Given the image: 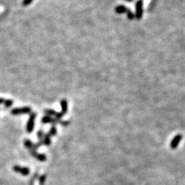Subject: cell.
Wrapping results in <instances>:
<instances>
[{
    "label": "cell",
    "mask_w": 185,
    "mask_h": 185,
    "mask_svg": "<svg viewBox=\"0 0 185 185\" xmlns=\"http://www.w3.org/2000/svg\"><path fill=\"white\" fill-rule=\"evenodd\" d=\"M63 116H64V114H63V113H61V112H57V113H56V115L54 116V118H55V119H57V120H61L62 118V117H63Z\"/></svg>",
    "instance_id": "cell-16"
},
{
    "label": "cell",
    "mask_w": 185,
    "mask_h": 185,
    "mask_svg": "<svg viewBox=\"0 0 185 185\" xmlns=\"http://www.w3.org/2000/svg\"><path fill=\"white\" fill-rule=\"evenodd\" d=\"M60 106H61V113L63 114H66L68 112V102L66 99H62L60 101Z\"/></svg>",
    "instance_id": "cell-7"
},
{
    "label": "cell",
    "mask_w": 185,
    "mask_h": 185,
    "mask_svg": "<svg viewBox=\"0 0 185 185\" xmlns=\"http://www.w3.org/2000/svg\"><path fill=\"white\" fill-rule=\"evenodd\" d=\"M32 113V109L29 106H25V107L15 108L11 110V114L12 115H19V114H26V113Z\"/></svg>",
    "instance_id": "cell-2"
},
{
    "label": "cell",
    "mask_w": 185,
    "mask_h": 185,
    "mask_svg": "<svg viewBox=\"0 0 185 185\" xmlns=\"http://www.w3.org/2000/svg\"><path fill=\"white\" fill-rule=\"evenodd\" d=\"M182 140V135L181 134H178V135H176L173 139H172L171 142H170V148L172 150H175L176 148H178L179 144L181 143Z\"/></svg>",
    "instance_id": "cell-4"
},
{
    "label": "cell",
    "mask_w": 185,
    "mask_h": 185,
    "mask_svg": "<svg viewBox=\"0 0 185 185\" xmlns=\"http://www.w3.org/2000/svg\"><path fill=\"white\" fill-rule=\"evenodd\" d=\"M57 134V127H56L55 125H53V126L51 127V128H50V130H49L48 134H49V136L51 137V136H54V135H56Z\"/></svg>",
    "instance_id": "cell-10"
},
{
    "label": "cell",
    "mask_w": 185,
    "mask_h": 185,
    "mask_svg": "<svg viewBox=\"0 0 185 185\" xmlns=\"http://www.w3.org/2000/svg\"><path fill=\"white\" fill-rule=\"evenodd\" d=\"M44 113L46 114V116H49V117H54L56 115L57 112L54 110H52V109H46V110H44Z\"/></svg>",
    "instance_id": "cell-11"
},
{
    "label": "cell",
    "mask_w": 185,
    "mask_h": 185,
    "mask_svg": "<svg viewBox=\"0 0 185 185\" xmlns=\"http://www.w3.org/2000/svg\"><path fill=\"white\" fill-rule=\"evenodd\" d=\"M135 18L138 20L142 19L143 16V12H144V0H138L136 2V6H135Z\"/></svg>",
    "instance_id": "cell-1"
},
{
    "label": "cell",
    "mask_w": 185,
    "mask_h": 185,
    "mask_svg": "<svg viewBox=\"0 0 185 185\" xmlns=\"http://www.w3.org/2000/svg\"><path fill=\"white\" fill-rule=\"evenodd\" d=\"M13 170L17 173H19L23 176H27L29 174V169L27 167H22L18 165H15L13 167Z\"/></svg>",
    "instance_id": "cell-5"
},
{
    "label": "cell",
    "mask_w": 185,
    "mask_h": 185,
    "mask_svg": "<svg viewBox=\"0 0 185 185\" xmlns=\"http://www.w3.org/2000/svg\"><path fill=\"white\" fill-rule=\"evenodd\" d=\"M126 1H127V2H132L133 0H126Z\"/></svg>",
    "instance_id": "cell-20"
},
{
    "label": "cell",
    "mask_w": 185,
    "mask_h": 185,
    "mask_svg": "<svg viewBox=\"0 0 185 185\" xmlns=\"http://www.w3.org/2000/svg\"><path fill=\"white\" fill-rule=\"evenodd\" d=\"M13 100H5V102H4V106H5V107L6 108H10V106L13 104Z\"/></svg>",
    "instance_id": "cell-14"
},
{
    "label": "cell",
    "mask_w": 185,
    "mask_h": 185,
    "mask_svg": "<svg viewBox=\"0 0 185 185\" xmlns=\"http://www.w3.org/2000/svg\"><path fill=\"white\" fill-rule=\"evenodd\" d=\"M32 1H33V0H23V6H28V5H29V4H30Z\"/></svg>",
    "instance_id": "cell-18"
},
{
    "label": "cell",
    "mask_w": 185,
    "mask_h": 185,
    "mask_svg": "<svg viewBox=\"0 0 185 185\" xmlns=\"http://www.w3.org/2000/svg\"><path fill=\"white\" fill-rule=\"evenodd\" d=\"M36 113H31L30 117H29V119L28 120V123L26 125V131L27 133H32L33 128H34V123H35V119H36Z\"/></svg>",
    "instance_id": "cell-3"
},
{
    "label": "cell",
    "mask_w": 185,
    "mask_h": 185,
    "mask_svg": "<svg viewBox=\"0 0 185 185\" xmlns=\"http://www.w3.org/2000/svg\"><path fill=\"white\" fill-rule=\"evenodd\" d=\"M24 145L28 148L29 150L33 149V144L32 143V141L29 140H24Z\"/></svg>",
    "instance_id": "cell-12"
},
{
    "label": "cell",
    "mask_w": 185,
    "mask_h": 185,
    "mask_svg": "<svg viewBox=\"0 0 185 185\" xmlns=\"http://www.w3.org/2000/svg\"><path fill=\"white\" fill-rule=\"evenodd\" d=\"M5 99L4 98H0V104H3L4 102H5Z\"/></svg>",
    "instance_id": "cell-19"
},
{
    "label": "cell",
    "mask_w": 185,
    "mask_h": 185,
    "mask_svg": "<svg viewBox=\"0 0 185 185\" xmlns=\"http://www.w3.org/2000/svg\"><path fill=\"white\" fill-rule=\"evenodd\" d=\"M51 137L49 136V134H44L43 138V141L44 145L49 146L51 144Z\"/></svg>",
    "instance_id": "cell-9"
},
{
    "label": "cell",
    "mask_w": 185,
    "mask_h": 185,
    "mask_svg": "<svg viewBox=\"0 0 185 185\" xmlns=\"http://www.w3.org/2000/svg\"><path fill=\"white\" fill-rule=\"evenodd\" d=\"M43 136H44V133L42 131V130H40L39 132L37 133V137L38 138L40 139V140H43Z\"/></svg>",
    "instance_id": "cell-17"
},
{
    "label": "cell",
    "mask_w": 185,
    "mask_h": 185,
    "mask_svg": "<svg viewBox=\"0 0 185 185\" xmlns=\"http://www.w3.org/2000/svg\"><path fill=\"white\" fill-rule=\"evenodd\" d=\"M29 152H30L31 155L32 157H34L35 158L38 159L40 161H46V156L44 153H39L36 152V150L33 149L29 150Z\"/></svg>",
    "instance_id": "cell-6"
},
{
    "label": "cell",
    "mask_w": 185,
    "mask_h": 185,
    "mask_svg": "<svg viewBox=\"0 0 185 185\" xmlns=\"http://www.w3.org/2000/svg\"><path fill=\"white\" fill-rule=\"evenodd\" d=\"M127 10V8L123 5H119V6H116L115 12L117 14H123L126 13V12Z\"/></svg>",
    "instance_id": "cell-8"
},
{
    "label": "cell",
    "mask_w": 185,
    "mask_h": 185,
    "mask_svg": "<svg viewBox=\"0 0 185 185\" xmlns=\"http://www.w3.org/2000/svg\"><path fill=\"white\" fill-rule=\"evenodd\" d=\"M126 13H127V18H128V19H130V20H133V19L135 18V15H134V12H133L130 10H129V9H127Z\"/></svg>",
    "instance_id": "cell-13"
},
{
    "label": "cell",
    "mask_w": 185,
    "mask_h": 185,
    "mask_svg": "<svg viewBox=\"0 0 185 185\" xmlns=\"http://www.w3.org/2000/svg\"><path fill=\"white\" fill-rule=\"evenodd\" d=\"M46 174L42 175L40 178V185H44L46 182Z\"/></svg>",
    "instance_id": "cell-15"
}]
</instances>
